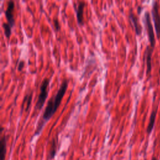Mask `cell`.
Here are the masks:
<instances>
[{
  "mask_svg": "<svg viewBox=\"0 0 160 160\" xmlns=\"http://www.w3.org/2000/svg\"><path fill=\"white\" fill-rule=\"evenodd\" d=\"M49 79L45 78L41 83L40 85V93L38 96L37 102L35 105V109H41L45 102L48 94V85L49 84Z\"/></svg>",
  "mask_w": 160,
  "mask_h": 160,
  "instance_id": "obj_1",
  "label": "cell"
},
{
  "mask_svg": "<svg viewBox=\"0 0 160 160\" xmlns=\"http://www.w3.org/2000/svg\"><path fill=\"white\" fill-rule=\"evenodd\" d=\"M144 26H145V28H146V31L148 33V39L150 42L151 47H152L154 49L155 43H156L155 36H154V33L153 27H152L151 21L150 14L148 11H146L144 13Z\"/></svg>",
  "mask_w": 160,
  "mask_h": 160,
  "instance_id": "obj_2",
  "label": "cell"
},
{
  "mask_svg": "<svg viewBox=\"0 0 160 160\" xmlns=\"http://www.w3.org/2000/svg\"><path fill=\"white\" fill-rule=\"evenodd\" d=\"M159 6L158 1H154L152 7V16L158 38H160V13Z\"/></svg>",
  "mask_w": 160,
  "mask_h": 160,
  "instance_id": "obj_3",
  "label": "cell"
},
{
  "mask_svg": "<svg viewBox=\"0 0 160 160\" xmlns=\"http://www.w3.org/2000/svg\"><path fill=\"white\" fill-rule=\"evenodd\" d=\"M153 52V48L151 47V46H147L144 54V60L146 61V74L147 76L149 75L151 71V58L152 54Z\"/></svg>",
  "mask_w": 160,
  "mask_h": 160,
  "instance_id": "obj_4",
  "label": "cell"
},
{
  "mask_svg": "<svg viewBox=\"0 0 160 160\" xmlns=\"http://www.w3.org/2000/svg\"><path fill=\"white\" fill-rule=\"evenodd\" d=\"M14 8V2L12 1H9L8 4L7 9L5 11L6 18L8 21V23L12 27L14 25L15 21L13 16V10Z\"/></svg>",
  "mask_w": 160,
  "mask_h": 160,
  "instance_id": "obj_5",
  "label": "cell"
},
{
  "mask_svg": "<svg viewBox=\"0 0 160 160\" xmlns=\"http://www.w3.org/2000/svg\"><path fill=\"white\" fill-rule=\"evenodd\" d=\"M78 7L76 8V17L79 24H83V9L85 6L84 1H78Z\"/></svg>",
  "mask_w": 160,
  "mask_h": 160,
  "instance_id": "obj_6",
  "label": "cell"
},
{
  "mask_svg": "<svg viewBox=\"0 0 160 160\" xmlns=\"http://www.w3.org/2000/svg\"><path fill=\"white\" fill-rule=\"evenodd\" d=\"M8 136H3L0 141V160H4L6 153V146Z\"/></svg>",
  "mask_w": 160,
  "mask_h": 160,
  "instance_id": "obj_7",
  "label": "cell"
},
{
  "mask_svg": "<svg viewBox=\"0 0 160 160\" xmlns=\"http://www.w3.org/2000/svg\"><path fill=\"white\" fill-rule=\"evenodd\" d=\"M129 18L132 22L136 34L140 35L142 32V26H141V24L139 22V19H138V17L134 13L131 12L129 14Z\"/></svg>",
  "mask_w": 160,
  "mask_h": 160,
  "instance_id": "obj_8",
  "label": "cell"
},
{
  "mask_svg": "<svg viewBox=\"0 0 160 160\" xmlns=\"http://www.w3.org/2000/svg\"><path fill=\"white\" fill-rule=\"evenodd\" d=\"M157 112H158V106L154 109H153L152 111L150 118H149V124H148L147 129H146V132L149 134L151 132V131H152V129L154 128Z\"/></svg>",
  "mask_w": 160,
  "mask_h": 160,
  "instance_id": "obj_9",
  "label": "cell"
},
{
  "mask_svg": "<svg viewBox=\"0 0 160 160\" xmlns=\"http://www.w3.org/2000/svg\"><path fill=\"white\" fill-rule=\"evenodd\" d=\"M56 151H57V141L56 140H55V139H53L51 142L50 150L49 152L48 158L49 159H52L54 158L56 154Z\"/></svg>",
  "mask_w": 160,
  "mask_h": 160,
  "instance_id": "obj_10",
  "label": "cell"
},
{
  "mask_svg": "<svg viewBox=\"0 0 160 160\" xmlns=\"http://www.w3.org/2000/svg\"><path fill=\"white\" fill-rule=\"evenodd\" d=\"M2 26L4 30V34L6 38H9L10 35L11 34V26L8 22H3Z\"/></svg>",
  "mask_w": 160,
  "mask_h": 160,
  "instance_id": "obj_11",
  "label": "cell"
},
{
  "mask_svg": "<svg viewBox=\"0 0 160 160\" xmlns=\"http://www.w3.org/2000/svg\"><path fill=\"white\" fill-rule=\"evenodd\" d=\"M24 62L23 61H21L19 63V65H18V69L19 71H21V69H22V68L24 67Z\"/></svg>",
  "mask_w": 160,
  "mask_h": 160,
  "instance_id": "obj_12",
  "label": "cell"
},
{
  "mask_svg": "<svg viewBox=\"0 0 160 160\" xmlns=\"http://www.w3.org/2000/svg\"><path fill=\"white\" fill-rule=\"evenodd\" d=\"M54 26H55V28L56 29H59V21L57 20V19H54Z\"/></svg>",
  "mask_w": 160,
  "mask_h": 160,
  "instance_id": "obj_13",
  "label": "cell"
},
{
  "mask_svg": "<svg viewBox=\"0 0 160 160\" xmlns=\"http://www.w3.org/2000/svg\"><path fill=\"white\" fill-rule=\"evenodd\" d=\"M141 6H138V11H139V13H140V12H141Z\"/></svg>",
  "mask_w": 160,
  "mask_h": 160,
  "instance_id": "obj_14",
  "label": "cell"
},
{
  "mask_svg": "<svg viewBox=\"0 0 160 160\" xmlns=\"http://www.w3.org/2000/svg\"><path fill=\"white\" fill-rule=\"evenodd\" d=\"M151 160H158L157 159V158H155V157H152V159Z\"/></svg>",
  "mask_w": 160,
  "mask_h": 160,
  "instance_id": "obj_15",
  "label": "cell"
}]
</instances>
